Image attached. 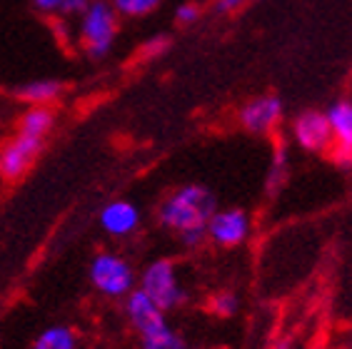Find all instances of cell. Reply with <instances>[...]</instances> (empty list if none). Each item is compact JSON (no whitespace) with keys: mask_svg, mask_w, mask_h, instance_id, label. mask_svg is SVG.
<instances>
[{"mask_svg":"<svg viewBox=\"0 0 352 349\" xmlns=\"http://www.w3.org/2000/svg\"><path fill=\"white\" fill-rule=\"evenodd\" d=\"M140 347L142 349H188L185 347V339L177 335L175 329L165 327L155 335H148V337H140Z\"/></svg>","mask_w":352,"mask_h":349,"instance_id":"cell-16","label":"cell"},{"mask_svg":"<svg viewBox=\"0 0 352 349\" xmlns=\"http://www.w3.org/2000/svg\"><path fill=\"white\" fill-rule=\"evenodd\" d=\"M215 210L217 202L210 190L203 185H183L163 200V205L157 210V220L163 227L180 235L188 229L205 227Z\"/></svg>","mask_w":352,"mask_h":349,"instance_id":"cell-1","label":"cell"},{"mask_svg":"<svg viewBox=\"0 0 352 349\" xmlns=\"http://www.w3.org/2000/svg\"><path fill=\"white\" fill-rule=\"evenodd\" d=\"M210 307L217 317L228 319V317L237 315V309H240V300H237L235 292H217V295L212 297Z\"/></svg>","mask_w":352,"mask_h":349,"instance_id":"cell-18","label":"cell"},{"mask_svg":"<svg viewBox=\"0 0 352 349\" xmlns=\"http://www.w3.org/2000/svg\"><path fill=\"white\" fill-rule=\"evenodd\" d=\"M100 225L102 229L113 237H128L133 235L140 225V212L133 202L128 200H113L108 202L100 212Z\"/></svg>","mask_w":352,"mask_h":349,"instance_id":"cell-11","label":"cell"},{"mask_svg":"<svg viewBox=\"0 0 352 349\" xmlns=\"http://www.w3.org/2000/svg\"><path fill=\"white\" fill-rule=\"evenodd\" d=\"M292 137L307 153H327L332 145V133L327 115L322 110H305L292 120Z\"/></svg>","mask_w":352,"mask_h":349,"instance_id":"cell-8","label":"cell"},{"mask_svg":"<svg viewBox=\"0 0 352 349\" xmlns=\"http://www.w3.org/2000/svg\"><path fill=\"white\" fill-rule=\"evenodd\" d=\"M180 242H183L188 249H195L200 247L205 240H208V235H205V227H197V229H188V232H180Z\"/></svg>","mask_w":352,"mask_h":349,"instance_id":"cell-20","label":"cell"},{"mask_svg":"<svg viewBox=\"0 0 352 349\" xmlns=\"http://www.w3.org/2000/svg\"><path fill=\"white\" fill-rule=\"evenodd\" d=\"M168 47H170L168 38L157 35V38H153L150 43H145V45H142V55H148V58H155V55H163Z\"/></svg>","mask_w":352,"mask_h":349,"instance_id":"cell-22","label":"cell"},{"mask_svg":"<svg viewBox=\"0 0 352 349\" xmlns=\"http://www.w3.org/2000/svg\"><path fill=\"white\" fill-rule=\"evenodd\" d=\"M140 289L163 312L180 307L188 300V292H185L180 280H177V267L173 260L150 262L145 272L140 275Z\"/></svg>","mask_w":352,"mask_h":349,"instance_id":"cell-3","label":"cell"},{"mask_svg":"<svg viewBox=\"0 0 352 349\" xmlns=\"http://www.w3.org/2000/svg\"><path fill=\"white\" fill-rule=\"evenodd\" d=\"M35 5V10H41V13H58L63 5V0H30Z\"/></svg>","mask_w":352,"mask_h":349,"instance_id":"cell-23","label":"cell"},{"mask_svg":"<svg viewBox=\"0 0 352 349\" xmlns=\"http://www.w3.org/2000/svg\"><path fill=\"white\" fill-rule=\"evenodd\" d=\"M287 172H290V160H287V145L280 142L278 150L272 153L270 170H267V195H275L283 182L287 180Z\"/></svg>","mask_w":352,"mask_h":349,"instance_id":"cell-15","label":"cell"},{"mask_svg":"<svg viewBox=\"0 0 352 349\" xmlns=\"http://www.w3.org/2000/svg\"><path fill=\"white\" fill-rule=\"evenodd\" d=\"M125 312H128L130 324L135 327V332L140 337L155 335L160 329L168 327V319H165V312L157 307L153 300H150L140 287L133 289L125 300Z\"/></svg>","mask_w":352,"mask_h":349,"instance_id":"cell-9","label":"cell"},{"mask_svg":"<svg viewBox=\"0 0 352 349\" xmlns=\"http://www.w3.org/2000/svg\"><path fill=\"white\" fill-rule=\"evenodd\" d=\"M283 113L285 105L278 95H260V98H252L250 102L243 105L240 125L252 135H270L272 130H278Z\"/></svg>","mask_w":352,"mask_h":349,"instance_id":"cell-7","label":"cell"},{"mask_svg":"<svg viewBox=\"0 0 352 349\" xmlns=\"http://www.w3.org/2000/svg\"><path fill=\"white\" fill-rule=\"evenodd\" d=\"M90 0H63V5L58 13L68 15V18H80L85 13V8H88Z\"/></svg>","mask_w":352,"mask_h":349,"instance_id":"cell-21","label":"cell"},{"mask_svg":"<svg viewBox=\"0 0 352 349\" xmlns=\"http://www.w3.org/2000/svg\"><path fill=\"white\" fill-rule=\"evenodd\" d=\"M90 280L105 297H128L135 289L133 267L113 252H100L90 262Z\"/></svg>","mask_w":352,"mask_h":349,"instance_id":"cell-4","label":"cell"},{"mask_svg":"<svg viewBox=\"0 0 352 349\" xmlns=\"http://www.w3.org/2000/svg\"><path fill=\"white\" fill-rule=\"evenodd\" d=\"M33 349H78V337L70 327H47L38 335Z\"/></svg>","mask_w":352,"mask_h":349,"instance_id":"cell-13","label":"cell"},{"mask_svg":"<svg viewBox=\"0 0 352 349\" xmlns=\"http://www.w3.org/2000/svg\"><path fill=\"white\" fill-rule=\"evenodd\" d=\"M248 0H217L215 10L217 13H235L237 8H243Z\"/></svg>","mask_w":352,"mask_h":349,"instance_id":"cell-24","label":"cell"},{"mask_svg":"<svg viewBox=\"0 0 352 349\" xmlns=\"http://www.w3.org/2000/svg\"><path fill=\"white\" fill-rule=\"evenodd\" d=\"M41 145H43V137L18 133L13 140L3 148V153H0V174H3V177H21V174L33 165Z\"/></svg>","mask_w":352,"mask_h":349,"instance_id":"cell-10","label":"cell"},{"mask_svg":"<svg viewBox=\"0 0 352 349\" xmlns=\"http://www.w3.org/2000/svg\"><path fill=\"white\" fill-rule=\"evenodd\" d=\"M252 232L250 215L240 207L215 210L212 217L205 225L208 240L220 245V247H240Z\"/></svg>","mask_w":352,"mask_h":349,"instance_id":"cell-5","label":"cell"},{"mask_svg":"<svg viewBox=\"0 0 352 349\" xmlns=\"http://www.w3.org/2000/svg\"><path fill=\"white\" fill-rule=\"evenodd\" d=\"M200 18V5L197 3H183V5L175 10V21L180 25H192V23Z\"/></svg>","mask_w":352,"mask_h":349,"instance_id":"cell-19","label":"cell"},{"mask_svg":"<svg viewBox=\"0 0 352 349\" xmlns=\"http://www.w3.org/2000/svg\"><path fill=\"white\" fill-rule=\"evenodd\" d=\"M50 128H53V110L45 108V105H35L33 110H28L25 117L21 120V130L18 133L33 135V137H45Z\"/></svg>","mask_w":352,"mask_h":349,"instance_id":"cell-14","label":"cell"},{"mask_svg":"<svg viewBox=\"0 0 352 349\" xmlns=\"http://www.w3.org/2000/svg\"><path fill=\"white\" fill-rule=\"evenodd\" d=\"M163 0H110V5L122 18H142L150 15Z\"/></svg>","mask_w":352,"mask_h":349,"instance_id":"cell-17","label":"cell"},{"mask_svg":"<svg viewBox=\"0 0 352 349\" xmlns=\"http://www.w3.org/2000/svg\"><path fill=\"white\" fill-rule=\"evenodd\" d=\"M118 33V13L108 0H90L80 15V38L88 47V55L100 60L110 53Z\"/></svg>","mask_w":352,"mask_h":349,"instance_id":"cell-2","label":"cell"},{"mask_svg":"<svg viewBox=\"0 0 352 349\" xmlns=\"http://www.w3.org/2000/svg\"><path fill=\"white\" fill-rule=\"evenodd\" d=\"M325 115L332 133V145L327 153L338 168L352 170V102L338 100Z\"/></svg>","mask_w":352,"mask_h":349,"instance_id":"cell-6","label":"cell"},{"mask_svg":"<svg viewBox=\"0 0 352 349\" xmlns=\"http://www.w3.org/2000/svg\"><path fill=\"white\" fill-rule=\"evenodd\" d=\"M63 85L58 80H35V82H28L18 90V98L21 100L33 102V105H45V102L55 100L58 95H60Z\"/></svg>","mask_w":352,"mask_h":349,"instance_id":"cell-12","label":"cell"}]
</instances>
